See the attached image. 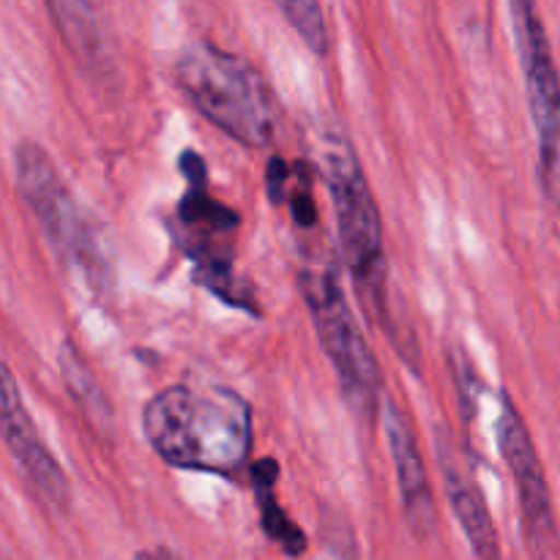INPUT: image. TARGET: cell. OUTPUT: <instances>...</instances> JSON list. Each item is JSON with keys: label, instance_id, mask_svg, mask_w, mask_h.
Here are the masks:
<instances>
[{"label": "cell", "instance_id": "obj_5", "mask_svg": "<svg viewBox=\"0 0 560 560\" xmlns=\"http://www.w3.org/2000/svg\"><path fill=\"white\" fill-rule=\"evenodd\" d=\"M299 290L310 306L323 350L337 372L345 402L359 419L372 424L381 413L383 372L345 301L342 282L331 257L326 260L310 257V262H304L299 271Z\"/></svg>", "mask_w": 560, "mask_h": 560}, {"label": "cell", "instance_id": "obj_4", "mask_svg": "<svg viewBox=\"0 0 560 560\" xmlns=\"http://www.w3.org/2000/svg\"><path fill=\"white\" fill-rule=\"evenodd\" d=\"M178 167L186 178V191L178 200L170 222L175 246L195 262L191 279L217 295L222 304L235 306L252 317H260L255 288L238 277L233 260V244L241 228V213L211 195L208 164L197 151H184Z\"/></svg>", "mask_w": 560, "mask_h": 560}, {"label": "cell", "instance_id": "obj_21", "mask_svg": "<svg viewBox=\"0 0 560 560\" xmlns=\"http://www.w3.org/2000/svg\"><path fill=\"white\" fill-rule=\"evenodd\" d=\"M0 560H5V558H3V556H0Z\"/></svg>", "mask_w": 560, "mask_h": 560}, {"label": "cell", "instance_id": "obj_19", "mask_svg": "<svg viewBox=\"0 0 560 560\" xmlns=\"http://www.w3.org/2000/svg\"><path fill=\"white\" fill-rule=\"evenodd\" d=\"M541 180H545L547 195H550V200L556 202V208H558V213H560V159L556 162V167L550 170V173L541 175Z\"/></svg>", "mask_w": 560, "mask_h": 560}, {"label": "cell", "instance_id": "obj_9", "mask_svg": "<svg viewBox=\"0 0 560 560\" xmlns=\"http://www.w3.org/2000/svg\"><path fill=\"white\" fill-rule=\"evenodd\" d=\"M0 435H3L5 446H9L11 457L27 476L33 490L49 503V506L63 512L71 501L69 479H66L63 468L58 459L49 454L44 446L42 435L36 432V424L27 416L25 402H22L20 386H16L14 375L9 366L0 359Z\"/></svg>", "mask_w": 560, "mask_h": 560}, {"label": "cell", "instance_id": "obj_11", "mask_svg": "<svg viewBox=\"0 0 560 560\" xmlns=\"http://www.w3.org/2000/svg\"><path fill=\"white\" fill-rule=\"evenodd\" d=\"M438 463H441L448 503H452L454 514H457L459 525L468 536L474 556L479 560H501V545H498L495 525H492L490 512H487L485 498H481L479 487L459 468L448 430H438Z\"/></svg>", "mask_w": 560, "mask_h": 560}, {"label": "cell", "instance_id": "obj_2", "mask_svg": "<svg viewBox=\"0 0 560 560\" xmlns=\"http://www.w3.org/2000/svg\"><path fill=\"white\" fill-rule=\"evenodd\" d=\"M317 156H320L323 178L331 191L342 260L353 279L355 295L375 326H381L394 339L397 323L388 301V260L375 195L366 184L350 137H345L342 129L323 126Z\"/></svg>", "mask_w": 560, "mask_h": 560}, {"label": "cell", "instance_id": "obj_15", "mask_svg": "<svg viewBox=\"0 0 560 560\" xmlns=\"http://www.w3.org/2000/svg\"><path fill=\"white\" fill-rule=\"evenodd\" d=\"M271 3L282 11V16L288 20V25L299 33L301 42H304L317 58H326L328 25L320 0H271Z\"/></svg>", "mask_w": 560, "mask_h": 560}, {"label": "cell", "instance_id": "obj_13", "mask_svg": "<svg viewBox=\"0 0 560 560\" xmlns=\"http://www.w3.org/2000/svg\"><path fill=\"white\" fill-rule=\"evenodd\" d=\"M58 364H60V377H63L66 388H69V397L74 399L77 408L82 410L88 424H91L98 435H113L115 432L113 405H109L104 388L98 386L91 366L85 364L80 350H77L74 342H69V339L60 345Z\"/></svg>", "mask_w": 560, "mask_h": 560}, {"label": "cell", "instance_id": "obj_14", "mask_svg": "<svg viewBox=\"0 0 560 560\" xmlns=\"http://www.w3.org/2000/svg\"><path fill=\"white\" fill-rule=\"evenodd\" d=\"M252 487H255L257 509H260V523L262 530L271 536L277 545H282V550L290 558L301 556L306 550V536L293 520L284 514V509L277 501V481H279V463L273 457H262L257 463H252L249 468Z\"/></svg>", "mask_w": 560, "mask_h": 560}, {"label": "cell", "instance_id": "obj_6", "mask_svg": "<svg viewBox=\"0 0 560 560\" xmlns=\"http://www.w3.org/2000/svg\"><path fill=\"white\" fill-rule=\"evenodd\" d=\"M14 167L22 200L38 219L55 255L69 268H77L96 293H107L113 288V266H109L102 238L88 217H82L80 206L63 186L44 148L31 140L20 142L14 153Z\"/></svg>", "mask_w": 560, "mask_h": 560}, {"label": "cell", "instance_id": "obj_18", "mask_svg": "<svg viewBox=\"0 0 560 560\" xmlns=\"http://www.w3.org/2000/svg\"><path fill=\"white\" fill-rule=\"evenodd\" d=\"M290 175H293V167H290L282 156L268 159L266 191H268V200H271L273 206H282L284 202V191H288Z\"/></svg>", "mask_w": 560, "mask_h": 560}, {"label": "cell", "instance_id": "obj_1", "mask_svg": "<svg viewBox=\"0 0 560 560\" xmlns=\"http://www.w3.org/2000/svg\"><path fill=\"white\" fill-rule=\"evenodd\" d=\"M142 432L173 468L235 479L255 446V416L230 388L170 386L148 399Z\"/></svg>", "mask_w": 560, "mask_h": 560}, {"label": "cell", "instance_id": "obj_17", "mask_svg": "<svg viewBox=\"0 0 560 560\" xmlns=\"http://www.w3.org/2000/svg\"><path fill=\"white\" fill-rule=\"evenodd\" d=\"M452 370H454V381H457V399H459V410H463L465 421H470L474 416L476 402H479V377H476L474 366H470V359L465 353H454L452 359Z\"/></svg>", "mask_w": 560, "mask_h": 560}, {"label": "cell", "instance_id": "obj_7", "mask_svg": "<svg viewBox=\"0 0 560 560\" xmlns=\"http://www.w3.org/2000/svg\"><path fill=\"white\" fill-rule=\"evenodd\" d=\"M498 446L503 459L512 470L514 487L520 498V514H523L525 541L536 560H552L558 552V525L556 509H552L550 485H547L545 468L536 454L530 432L520 416L517 405L509 394L501 397V419H498Z\"/></svg>", "mask_w": 560, "mask_h": 560}, {"label": "cell", "instance_id": "obj_12", "mask_svg": "<svg viewBox=\"0 0 560 560\" xmlns=\"http://www.w3.org/2000/svg\"><path fill=\"white\" fill-rule=\"evenodd\" d=\"M60 42L66 44L77 63L96 82H115V66L109 58L107 33L91 0H44Z\"/></svg>", "mask_w": 560, "mask_h": 560}, {"label": "cell", "instance_id": "obj_10", "mask_svg": "<svg viewBox=\"0 0 560 560\" xmlns=\"http://www.w3.org/2000/svg\"><path fill=\"white\" fill-rule=\"evenodd\" d=\"M383 408V419H386V438L388 448H392L394 470H397L399 492H402V509L408 517L410 530L419 539H430L435 534V501H432V487L427 479L424 457H421L419 441L413 435V424H410L408 413L397 399H386Z\"/></svg>", "mask_w": 560, "mask_h": 560}, {"label": "cell", "instance_id": "obj_3", "mask_svg": "<svg viewBox=\"0 0 560 560\" xmlns=\"http://www.w3.org/2000/svg\"><path fill=\"white\" fill-rule=\"evenodd\" d=\"M173 77L197 113L246 148H268L282 109L266 77L211 42H191L173 63Z\"/></svg>", "mask_w": 560, "mask_h": 560}, {"label": "cell", "instance_id": "obj_20", "mask_svg": "<svg viewBox=\"0 0 560 560\" xmlns=\"http://www.w3.org/2000/svg\"><path fill=\"white\" fill-rule=\"evenodd\" d=\"M135 560H162V556H151V552H137Z\"/></svg>", "mask_w": 560, "mask_h": 560}, {"label": "cell", "instance_id": "obj_8", "mask_svg": "<svg viewBox=\"0 0 560 560\" xmlns=\"http://www.w3.org/2000/svg\"><path fill=\"white\" fill-rule=\"evenodd\" d=\"M509 5H512L530 118L536 126V140H539L541 175H547L560 159V74L550 42H547V31L536 11V0H509Z\"/></svg>", "mask_w": 560, "mask_h": 560}, {"label": "cell", "instance_id": "obj_16", "mask_svg": "<svg viewBox=\"0 0 560 560\" xmlns=\"http://www.w3.org/2000/svg\"><path fill=\"white\" fill-rule=\"evenodd\" d=\"M282 206L290 208L293 224L304 235L317 233L320 228V213H317L315 200V167L306 162L293 164V175H290L288 191H284Z\"/></svg>", "mask_w": 560, "mask_h": 560}]
</instances>
